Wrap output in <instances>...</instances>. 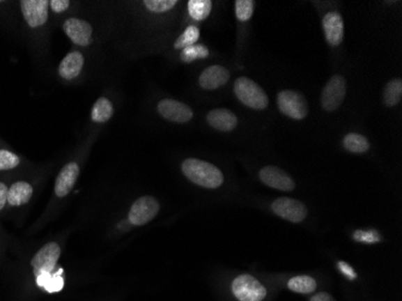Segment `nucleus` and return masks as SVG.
<instances>
[{
	"label": "nucleus",
	"mask_w": 402,
	"mask_h": 301,
	"mask_svg": "<svg viewBox=\"0 0 402 301\" xmlns=\"http://www.w3.org/2000/svg\"><path fill=\"white\" fill-rule=\"evenodd\" d=\"M323 29L327 41L332 46H339L343 39V20L339 13H329L323 18Z\"/></svg>",
	"instance_id": "14"
},
{
	"label": "nucleus",
	"mask_w": 402,
	"mask_h": 301,
	"mask_svg": "<svg viewBox=\"0 0 402 301\" xmlns=\"http://www.w3.org/2000/svg\"><path fill=\"white\" fill-rule=\"evenodd\" d=\"M347 92L346 80L340 75L332 76L322 92V107L325 111H335L343 102Z\"/></svg>",
	"instance_id": "6"
},
{
	"label": "nucleus",
	"mask_w": 402,
	"mask_h": 301,
	"mask_svg": "<svg viewBox=\"0 0 402 301\" xmlns=\"http://www.w3.org/2000/svg\"><path fill=\"white\" fill-rule=\"evenodd\" d=\"M337 268H339V270H340L342 274L345 275L347 279H357V272L353 270V268H352V266L349 265V264H347V263H345V261H339Z\"/></svg>",
	"instance_id": "31"
},
{
	"label": "nucleus",
	"mask_w": 402,
	"mask_h": 301,
	"mask_svg": "<svg viewBox=\"0 0 402 301\" xmlns=\"http://www.w3.org/2000/svg\"><path fill=\"white\" fill-rule=\"evenodd\" d=\"M288 288L294 293L309 294V293H312L316 291L317 282H316V279H312L311 276L301 275V276H295V277L289 279Z\"/></svg>",
	"instance_id": "20"
},
{
	"label": "nucleus",
	"mask_w": 402,
	"mask_h": 301,
	"mask_svg": "<svg viewBox=\"0 0 402 301\" xmlns=\"http://www.w3.org/2000/svg\"><path fill=\"white\" fill-rule=\"evenodd\" d=\"M234 91L240 102L253 110H264L269 105L264 89L248 77H239L235 81Z\"/></svg>",
	"instance_id": "3"
},
{
	"label": "nucleus",
	"mask_w": 402,
	"mask_h": 301,
	"mask_svg": "<svg viewBox=\"0 0 402 301\" xmlns=\"http://www.w3.org/2000/svg\"><path fill=\"white\" fill-rule=\"evenodd\" d=\"M160 203L153 196H141L134 203L129 211L128 219L133 226H144L160 213Z\"/></svg>",
	"instance_id": "7"
},
{
	"label": "nucleus",
	"mask_w": 402,
	"mask_h": 301,
	"mask_svg": "<svg viewBox=\"0 0 402 301\" xmlns=\"http://www.w3.org/2000/svg\"><path fill=\"white\" fill-rule=\"evenodd\" d=\"M311 301H335V299H334L330 294L322 292L318 293V294H316V295L311 298Z\"/></svg>",
	"instance_id": "33"
},
{
	"label": "nucleus",
	"mask_w": 402,
	"mask_h": 301,
	"mask_svg": "<svg viewBox=\"0 0 402 301\" xmlns=\"http://www.w3.org/2000/svg\"><path fill=\"white\" fill-rule=\"evenodd\" d=\"M8 193H9V187L6 186L3 182H0V211L8 204Z\"/></svg>",
	"instance_id": "32"
},
{
	"label": "nucleus",
	"mask_w": 402,
	"mask_h": 301,
	"mask_svg": "<svg viewBox=\"0 0 402 301\" xmlns=\"http://www.w3.org/2000/svg\"><path fill=\"white\" fill-rule=\"evenodd\" d=\"M230 72L221 65L206 68L200 75L199 84L203 89L213 91L219 88L229 81Z\"/></svg>",
	"instance_id": "15"
},
{
	"label": "nucleus",
	"mask_w": 402,
	"mask_h": 301,
	"mask_svg": "<svg viewBox=\"0 0 402 301\" xmlns=\"http://www.w3.org/2000/svg\"><path fill=\"white\" fill-rule=\"evenodd\" d=\"M80 173V168L75 162L68 163L64 165V168L61 170V173H58L57 178H56V183H54V193L59 198H64L70 193L72 187L75 186L77 178Z\"/></svg>",
	"instance_id": "13"
},
{
	"label": "nucleus",
	"mask_w": 402,
	"mask_h": 301,
	"mask_svg": "<svg viewBox=\"0 0 402 301\" xmlns=\"http://www.w3.org/2000/svg\"><path fill=\"white\" fill-rule=\"evenodd\" d=\"M182 171L190 181L203 188H218L224 182L221 170L203 160L188 158L182 163Z\"/></svg>",
	"instance_id": "2"
},
{
	"label": "nucleus",
	"mask_w": 402,
	"mask_h": 301,
	"mask_svg": "<svg viewBox=\"0 0 402 301\" xmlns=\"http://www.w3.org/2000/svg\"><path fill=\"white\" fill-rule=\"evenodd\" d=\"M208 123L221 132H231L238 125V117L226 109H216L208 114Z\"/></svg>",
	"instance_id": "17"
},
{
	"label": "nucleus",
	"mask_w": 402,
	"mask_h": 301,
	"mask_svg": "<svg viewBox=\"0 0 402 301\" xmlns=\"http://www.w3.org/2000/svg\"><path fill=\"white\" fill-rule=\"evenodd\" d=\"M84 64V54L80 52H70L59 64L58 72L64 80H74L75 77L80 75Z\"/></svg>",
	"instance_id": "16"
},
{
	"label": "nucleus",
	"mask_w": 402,
	"mask_h": 301,
	"mask_svg": "<svg viewBox=\"0 0 402 301\" xmlns=\"http://www.w3.org/2000/svg\"><path fill=\"white\" fill-rule=\"evenodd\" d=\"M259 178L266 186L282 192H291L295 188V182L282 169L277 167H265L261 170Z\"/></svg>",
	"instance_id": "11"
},
{
	"label": "nucleus",
	"mask_w": 402,
	"mask_h": 301,
	"mask_svg": "<svg viewBox=\"0 0 402 301\" xmlns=\"http://www.w3.org/2000/svg\"><path fill=\"white\" fill-rule=\"evenodd\" d=\"M231 291L239 301H263L268 294L266 288L248 274L238 276L231 284Z\"/></svg>",
	"instance_id": "4"
},
{
	"label": "nucleus",
	"mask_w": 402,
	"mask_h": 301,
	"mask_svg": "<svg viewBox=\"0 0 402 301\" xmlns=\"http://www.w3.org/2000/svg\"><path fill=\"white\" fill-rule=\"evenodd\" d=\"M354 239L359 242H365V244H375L380 241V235L375 231H358L354 233Z\"/></svg>",
	"instance_id": "29"
},
{
	"label": "nucleus",
	"mask_w": 402,
	"mask_h": 301,
	"mask_svg": "<svg viewBox=\"0 0 402 301\" xmlns=\"http://www.w3.org/2000/svg\"><path fill=\"white\" fill-rule=\"evenodd\" d=\"M157 110L165 120L175 123H187L193 118V111L188 105L173 99L160 100Z\"/></svg>",
	"instance_id": "10"
},
{
	"label": "nucleus",
	"mask_w": 402,
	"mask_h": 301,
	"mask_svg": "<svg viewBox=\"0 0 402 301\" xmlns=\"http://www.w3.org/2000/svg\"><path fill=\"white\" fill-rule=\"evenodd\" d=\"M210 52H208V47L203 45L195 44L190 47L183 49V52L181 54V59L185 63H192L196 61V59H203V58L208 57Z\"/></svg>",
	"instance_id": "25"
},
{
	"label": "nucleus",
	"mask_w": 402,
	"mask_h": 301,
	"mask_svg": "<svg viewBox=\"0 0 402 301\" xmlns=\"http://www.w3.org/2000/svg\"><path fill=\"white\" fill-rule=\"evenodd\" d=\"M49 4L47 0H22L20 3L23 17L29 27L44 26L49 18Z\"/></svg>",
	"instance_id": "9"
},
{
	"label": "nucleus",
	"mask_w": 402,
	"mask_h": 301,
	"mask_svg": "<svg viewBox=\"0 0 402 301\" xmlns=\"http://www.w3.org/2000/svg\"><path fill=\"white\" fill-rule=\"evenodd\" d=\"M279 110L292 120H304L309 114V107L304 95L294 91H282L277 97Z\"/></svg>",
	"instance_id": "5"
},
{
	"label": "nucleus",
	"mask_w": 402,
	"mask_h": 301,
	"mask_svg": "<svg viewBox=\"0 0 402 301\" xmlns=\"http://www.w3.org/2000/svg\"><path fill=\"white\" fill-rule=\"evenodd\" d=\"M114 115V105L107 98L98 99L92 109V121L95 123H105Z\"/></svg>",
	"instance_id": "19"
},
{
	"label": "nucleus",
	"mask_w": 402,
	"mask_h": 301,
	"mask_svg": "<svg viewBox=\"0 0 402 301\" xmlns=\"http://www.w3.org/2000/svg\"><path fill=\"white\" fill-rule=\"evenodd\" d=\"M34 193V188L26 181H17L9 187L8 204L13 208H20L28 204Z\"/></svg>",
	"instance_id": "18"
},
{
	"label": "nucleus",
	"mask_w": 402,
	"mask_h": 301,
	"mask_svg": "<svg viewBox=\"0 0 402 301\" xmlns=\"http://www.w3.org/2000/svg\"><path fill=\"white\" fill-rule=\"evenodd\" d=\"M21 160L17 155L9 150H0V171L17 168Z\"/></svg>",
	"instance_id": "27"
},
{
	"label": "nucleus",
	"mask_w": 402,
	"mask_h": 301,
	"mask_svg": "<svg viewBox=\"0 0 402 301\" xmlns=\"http://www.w3.org/2000/svg\"><path fill=\"white\" fill-rule=\"evenodd\" d=\"M199 29L195 26H190L185 31V33L177 39L176 43H175V49H186V47H190V46H193L196 41L199 40Z\"/></svg>",
	"instance_id": "24"
},
{
	"label": "nucleus",
	"mask_w": 402,
	"mask_h": 301,
	"mask_svg": "<svg viewBox=\"0 0 402 301\" xmlns=\"http://www.w3.org/2000/svg\"><path fill=\"white\" fill-rule=\"evenodd\" d=\"M402 97V81L400 79H394L390 81L385 89L383 102L389 107L398 105Z\"/></svg>",
	"instance_id": "22"
},
{
	"label": "nucleus",
	"mask_w": 402,
	"mask_h": 301,
	"mask_svg": "<svg viewBox=\"0 0 402 301\" xmlns=\"http://www.w3.org/2000/svg\"><path fill=\"white\" fill-rule=\"evenodd\" d=\"M254 10V1L252 0H236L235 1V13L240 21L246 22L251 20Z\"/></svg>",
	"instance_id": "26"
},
{
	"label": "nucleus",
	"mask_w": 402,
	"mask_h": 301,
	"mask_svg": "<svg viewBox=\"0 0 402 301\" xmlns=\"http://www.w3.org/2000/svg\"><path fill=\"white\" fill-rule=\"evenodd\" d=\"M63 29L74 44L88 46L92 41L93 29H92V26L86 21L75 17L68 18L63 24Z\"/></svg>",
	"instance_id": "12"
},
{
	"label": "nucleus",
	"mask_w": 402,
	"mask_h": 301,
	"mask_svg": "<svg viewBox=\"0 0 402 301\" xmlns=\"http://www.w3.org/2000/svg\"><path fill=\"white\" fill-rule=\"evenodd\" d=\"M145 6L152 13L163 14L176 6V0H145Z\"/></svg>",
	"instance_id": "28"
},
{
	"label": "nucleus",
	"mask_w": 402,
	"mask_h": 301,
	"mask_svg": "<svg viewBox=\"0 0 402 301\" xmlns=\"http://www.w3.org/2000/svg\"><path fill=\"white\" fill-rule=\"evenodd\" d=\"M271 208L277 216L292 223H300L307 216V208L305 204L292 198L276 199L271 205Z\"/></svg>",
	"instance_id": "8"
},
{
	"label": "nucleus",
	"mask_w": 402,
	"mask_h": 301,
	"mask_svg": "<svg viewBox=\"0 0 402 301\" xmlns=\"http://www.w3.org/2000/svg\"><path fill=\"white\" fill-rule=\"evenodd\" d=\"M49 6H51V9H52L54 13L61 14V13H64L70 6V1L69 0H51Z\"/></svg>",
	"instance_id": "30"
},
{
	"label": "nucleus",
	"mask_w": 402,
	"mask_h": 301,
	"mask_svg": "<svg viewBox=\"0 0 402 301\" xmlns=\"http://www.w3.org/2000/svg\"><path fill=\"white\" fill-rule=\"evenodd\" d=\"M212 10V3L210 0H190L188 1V13L195 21H203L208 17Z\"/></svg>",
	"instance_id": "23"
},
{
	"label": "nucleus",
	"mask_w": 402,
	"mask_h": 301,
	"mask_svg": "<svg viewBox=\"0 0 402 301\" xmlns=\"http://www.w3.org/2000/svg\"><path fill=\"white\" fill-rule=\"evenodd\" d=\"M346 150L352 153H365L370 148V144L365 137L360 134L349 133L343 139Z\"/></svg>",
	"instance_id": "21"
},
{
	"label": "nucleus",
	"mask_w": 402,
	"mask_h": 301,
	"mask_svg": "<svg viewBox=\"0 0 402 301\" xmlns=\"http://www.w3.org/2000/svg\"><path fill=\"white\" fill-rule=\"evenodd\" d=\"M61 257V247L57 242H49L31 258V265L36 284L47 292H58L62 289L63 279L59 274H54L58 259Z\"/></svg>",
	"instance_id": "1"
}]
</instances>
